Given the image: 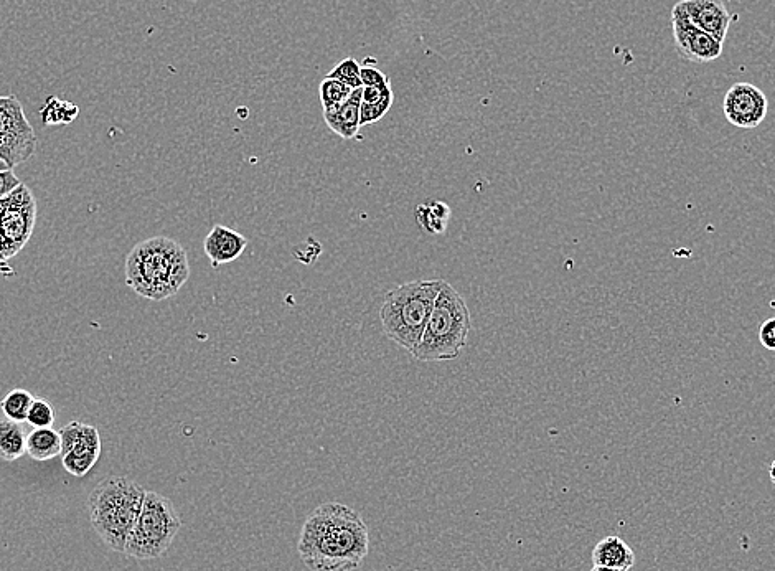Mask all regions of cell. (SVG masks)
Instances as JSON below:
<instances>
[{"label": "cell", "instance_id": "7402d4cb", "mask_svg": "<svg viewBox=\"0 0 775 571\" xmlns=\"http://www.w3.org/2000/svg\"><path fill=\"white\" fill-rule=\"evenodd\" d=\"M55 418H57V413H55L52 403L43 400V398H35L30 406L29 415H27V423L33 428H52Z\"/></svg>", "mask_w": 775, "mask_h": 571}, {"label": "cell", "instance_id": "4fadbf2b", "mask_svg": "<svg viewBox=\"0 0 775 571\" xmlns=\"http://www.w3.org/2000/svg\"><path fill=\"white\" fill-rule=\"evenodd\" d=\"M246 246V236L223 225H215L205 238L203 250L213 266H220L238 260L245 253Z\"/></svg>", "mask_w": 775, "mask_h": 571}, {"label": "cell", "instance_id": "ac0fdd59", "mask_svg": "<svg viewBox=\"0 0 775 571\" xmlns=\"http://www.w3.org/2000/svg\"><path fill=\"white\" fill-rule=\"evenodd\" d=\"M27 453V435L20 423L0 418V459L14 463Z\"/></svg>", "mask_w": 775, "mask_h": 571}, {"label": "cell", "instance_id": "484cf974", "mask_svg": "<svg viewBox=\"0 0 775 571\" xmlns=\"http://www.w3.org/2000/svg\"><path fill=\"white\" fill-rule=\"evenodd\" d=\"M759 340H761L762 347L775 352V317L767 319L762 324L761 329H759Z\"/></svg>", "mask_w": 775, "mask_h": 571}, {"label": "cell", "instance_id": "3957f363", "mask_svg": "<svg viewBox=\"0 0 775 571\" xmlns=\"http://www.w3.org/2000/svg\"><path fill=\"white\" fill-rule=\"evenodd\" d=\"M146 492L129 477H108L88 497V514L96 534L114 552L124 553Z\"/></svg>", "mask_w": 775, "mask_h": 571}, {"label": "cell", "instance_id": "277c9868", "mask_svg": "<svg viewBox=\"0 0 775 571\" xmlns=\"http://www.w3.org/2000/svg\"><path fill=\"white\" fill-rule=\"evenodd\" d=\"M472 317L465 299L454 286L442 281L433 312L429 316L418 347L411 352L424 364L449 362L459 357L469 340Z\"/></svg>", "mask_w": 775, "mask_h": 571}, {"label": "cell", "instance_id": "d6986e66", "mask_svg": "<svg viewBox=\"0 0 775 571\" xmlns=\"http://www.w3.org/2000/svg\"><path fill=\"white\" fill-rule=\"evenodd\" d=\"M33 400L35 398H33L32 393L22 390V388H15L0 402V408L4 411L5 418H9L15 423H22V421H27Z\"/></svg>", "mask_w": 775, "mask_h": 571}, {"label": "cell", "instance_id": "ffe728a7", "mask_svg": "<svg viewBox=\"0 0 775 571\" xmlns=\"http://www.w3.org/2000/svg\"><path fill=\"white\" fill-rule=\"evenodd\" d=\"M352 91V88L342 83V81L334 80V78L327 76L319 86L322 109L334 108V106L345 103L352 95Z\"/></svg>", "mask_w": 775, "mask_h": 571}, {"label": "cell", "instance_id": "2e32d148", "mask_svg": "<svg viewBox=\"0 0 775 571\" xmlns=\"http://www.w3.org/2000/svg\"><path fill=\"white\" fill-rule=\"evenodd\" d=\"M414 217L419 227L423 228V232L428 235H444L449 227L452 210L446 202L431 199L419 203L414 210Z\"/></svg>", "mask_w": 775, "mask_h": 571}, {"label": "cell", "instance_id": "4316f807", "mask_svg": "<svg viewBox=\"0 0 775 571\" xmlns=\"http://www.w3.org/2000/svg\"><path fill=\"white\" fill-rule=\"evenodd\" d=\"M15 255H17V251L12 248V245H10L7 238H5L4 233L0 230V263H2V261L10 260V258H14Z\"/></svg>", "mask_w": 775, "mask_h": 571}, {"label": "cell", "instance_id": "f1b7e54d", "mask_svg": "<svg viewBox=\"0 0 775 571\" xmlns=\"http://www.w3.org/2000/svg\"><path fill=\"white\" fill-rule=\"evenodd\" d=\"M5 170H12V167L0 157V172H5Z\"/></svg>", "mask_w": 775, "mask_h": 571}, {"label": "cell", "instance_id": "7c38bea8", "mask_svg": "<svg viewBox=\"0 0 775 571\" xmlns=\"http://www.w3.org/2000/svg\"><path fill=\"white\" fill-rule=\"evenodd\" d=\"M680 5L698 29L724 43L733 15L723 0H682Z\"/></svg>", "mask_w": 775, "mask_h": 571}, {"label": "cell", "instance_id": "e0dca14e", "mask_svg": "<svg viewBox=\"0 0 775 571\" xmlns=\"http://www.w3.org/2000/svg\"><path fill=\"white\" fill-rule=\"evenodd\" d=\"M27 454L33 461H50L62 454V436L53 428H35L27 436Z\"/></svg>", "mask_w": 775, "mask_h": 571}, {"label": "cell", "instance_id": "30bf717a", "mask_svg": "<svg viewBox=\"0 0 775 571\" xmlns=\"http://www.w3.org/2000/svg\"><path fill=\"white\" fill-rule=\"evenodd\" d=\"M673 40L683 60L710 63L723 55V43L698 29L686 14L680 2L672 10Z\"/></svg>", "mask_w": 775, "mask_h": 571}, {"label": "cell", "instance_id": "d4e9b609", "mask_svg": "<svg viewBox=\"0 0 775 571\" xmlns=\"http://www.w3.org/2000/svg\"><path fill=\"white\" fill-rule=\"evenodd\" d=\"M22 184H24V182L14 174V170L0 172V200L5 199L9 194H12V192Z\"/></svg>", "mask_w": 775, "mask_h": 571}, {"label": "cell", "instance_id": "83f0119b", "mask_svg": "<svg viewBox=\"0 0 775 571\" xmlns=\"http://www.w3.org/2000/svg\"><path fill=\"white\" fill-rule=\"evenodd\" d=\"M591 571H629V570H619V568L599 567V565H594V568H592Z\"/></svg>", "mask_w": 775, "mask_h": 571}, {"label": "cell", "instance_id": "8fae6325", "mask_svg": "<svg viewBox=\"0 0 775 571\" xmlns=\"http://www.w3.org/2000/svg\"><path fill=\"white\" fill-rule=\"evenodd\" d=\"M767 96L751 83H736L724 96L723 111L729 123L741 129H754L766 119Z\"/></svg>", "mask_w": 775, "mask_h": 571}, {"label": "cell", "instance_id": "f546056e", "mask_svg": "<svg viewBox=\"0 0 775 571\" xmlns=\"http://www.w3.org/2000/svg\"><path fill=\"white\" fill-rule=\"evenodd\" d=\"M769 474H771V481L775 484V461L771 464V471H769Z\"/></svg>", "mask_w": 775, "mask_h": 571}, {"label": "cell", "instance_id": "8992f818", "mask_svg": "<svg viewBox=\"0 0 775 571\" xmlns=\"http://www.w3.org/2000/svg\"><path fill=\"white\" fill-rule=\"evenodd\" d=\"M182 529V519L170 499L147 491L131 537L127 540V557L155 560L162 557Z\"/></svg>", "mask_w": 775, "mask_h": 571}, {"label": "cell", "instance_id": "603a6c76", "mask_svg": "<svg viewBox=\"0 0 775 571\" xmlns=\"http://www.w3.org/2000/svg\"><path fill=\"white\" fill-rule=\"evenodd\" d=\"M393 101H395V95L391 90L390 81L385 85L363 86L362 103L393 106Z\"/></svg>", "mask_w": 775, "mask_h": 571}, {"label": "cell", "instance_id": "52a82bcc", "mask_svg": "<svg viewBox=\"0 0 775 571\" xmlns=\"http://www.w3.org/2000/svg\"><path fill=\"white\" fill-rule=\"evenodd\" d=\"M37 149V136L15 96L0 98V157L10 167L29 161Z\"/></svg>", "mask_w": 775, "mask_h": 571}, {"label": "cell", "instance_id": "cb8c5ba5", "mask_svg": "<svg viewBox=\"0 0 775 571\" xmlns=\"http://www.w3.org/2000/svg\"><path fill=\"white\" fill-rule=\"evenodd\" d=\"M360 76H362L363 86L385 85V83H388V81H390V78H388V75H385V73H383V71L381 70H378V68L372 67V65H367V67H362V71H360Z\"/></svg>", "mask_w": 775, "mask_h": 571}, {"label": "cell", "instance_id": "9c48e42d", "mask_svg": "<svg viewBox=\"0 0 775 571\" xmlns=\"http://www.w3.org/2000/svg\"><path fill=\"white\" fill-rule=\"evenodd\" d=\"M35 220L37 200L27 185H20L0 200V230L17 253L29 243Z\"/></svg>", "mask_w": 775, "mask_h": 571}, {"label": "cell", "instance_id": "9a60e30c", "mask_svg": "<svg viewBox=\"0 0 775 571\" xmlns=\"http://www.w3.org/2000/svg\"><path fill=\"white\" fill-rule=\"evenodd\" d=\"M592 562L599 567L630 570L635 565V553L629 547V543L616 535H611V537L602 538L601 542L594 547Z\"/></svg>", "mask_w": 775, "mask_h": 571}, {"label": "cell", "instance_id": "7a4b0ae2", "mask_svg": "<svg viewBox=\"0 0 775 571\" xmlns=\"http://www.w3.org/2000/svg\"><path fill=\"white\" fill-rule=\"evenodd\" d=\"M190 278L187 251L179 241L154 236L132 248L126 258V283L151 301H164L179 293Z\"/></svg>", "mask_w": 775, "mask_h": 571}, {"label": "cell", "instance_id": "6da1fadb", "mask_svg": "<svg viewBox=\"0 0 775 571\" xmlns=\"http://www.w3.org/2000/svg\"><path fill=\"white\" fill-rule=\"evenodd\" d=\"M297 552L312 571H355L370 552V530L357 510L325 502L302 525Z\"/></svg>", "mask_w": 775, "mask_h": 571}, {"label": "cell", "instance_id": "5b68a950", "mask_svg": "<svg viewBox=\"0 0 775 571\" xmlns=\"http://www.w3.org/2000/svg\"><path fill=\"white\" fill-rule=\"evenodd\" d=\"M442 279H419L401 284L386 294L380 321L388 339L409 354L418 347L433 312Z\"/></svg>", "mask_w": 775, "mask_h": 571}, {"label": "cell", "instance_id": "ba28073f", "mask_svg": "<svg viewBox=\"0 0 775 571\" xmlns=\"http://www.w3.org/2000/svg\"><path fill=\"white\" fill-rule=\"evenodd\" d=\"M62 464L71 476L85 477L101 456V436L94 426L71 421L60 430Z\"/></svg>", "mask_w": 775, "mask_h": 571}, {"label": "cell", "instance_id": "44dd1931", "mask_svg": "<svg viewBox=\"0 0 775 571\" xmlns=\"http://www.w3.org/2000/svg\"><path fill=\"white\" fill-rule=\"evenodd\" d=\"M360 71H362L360 62H357L355 58H345L334 70H330L327 76L334 78V80L342 81L345 85L350 86L352 90H357V88H362L363 86Z\"/></svg>", "mask_w": 775, "mask_h": 571}, {"label": "cell", "instance_id": "5bb4252c", "mask_svg": "<svg viewBox=\"0 0 775 571\" xmlns=\"http://www.w3.org/2000/svg\"><path fill=\"white\" fill-rule=\"evenodd\" d=\"M363 86L352 91V95L345 103L324 109V119L332 133L342 137L345 141H352L360 137V103H362Z\"/></svg>", "mask_w": 775, "mask_h": 571}]
</instances>
